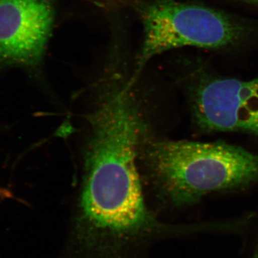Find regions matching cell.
<instances>
[{"label":"cell","instance_id":"cell-1","mask_svg":"<svg viewBox=\"0 0 258 258\" xmlns=\"http://www.w3.org/2000/svg\"><path fill=\"white\" fill-rule=\"evenodd\" d=\"M91 133L86 154L81 208L85 218L115 232L149 222L137 159L143 120L131 83H117L88 117Z\"/></svg>","mask_w":258,"mask_h":258},{"label":"cell","instance_id":"cell-2","mask_svg":"<svg viewBox=\"0 0 258 258\" xmlns=\"http://www.w3.org/2000/svg\"><path fill=\"white\" fill-rule=\"evenodd\" d=\"M144 157L153 184L176 206L258 183V154L224 142L150 139Z\"/></svg>","mask_w":258,"mask_h":258},{"label":"cell","instance_id":"cell-3","mask_svg":"<svg viewBox=\"0 0 258 258\" xmlns=\"http://www.w3.org/2000/svg\"><path fill=\"white\" fill-rule=\"evenodd\" d=\"M138 10L144 29L139 69L152 57L180 47L219 50L235 46L250 32L241 20L197 3L154 0Z\"/></svg>","mask_w":258,"mask_h":258},{"label":"cell","instance_id":"cell-4","mask_svg":"<svg viewBox=\"0 0 258 258\" xmlns=\"http://www.w3.org/2000/svg\"><path fill=\"white\" fill-rule=\"evenodd\" d=\"M195 124L206 132H240L258 137V78H212L191 92Z\"/></svg>","mask_w":258,"mask_h":258},{"label":"cell","instance_id":"cell-5","mask_svg":"<svg viewBox=\"0 0 258 258\" xmlns=\"http://www.w3.org/2000/svg\"><path fill=\"white\" fill-rule=\"evenodd\" d=\"M54 19L52 0H0V66H40Z\"/></svg>","mask_w":258,"mask_h":258},{"label":"cell","instance_id":"cell-6","mask_svg":"<svg viewBox=\"0 0 258 258\" xmlns=\"http://www.w3.org/2000/svg\"><path fill=\"white\" fill-rule=\"evenodd\" d=\"M226 1L235 2V3L257 7L258 8V0H226Z\"/></svg>","mask_w":258,"mask_h":258},{"label":"cell","instance_id":"cell-7","mask_svg":"<svg viewBox=\"0 0 258 258\" xmlns=\"http://www.w3.org/2000/svg\"><path fill=\"white\" fill-rule=\"evenodd\" d=\"M255 258H258V254H257V256H256Z\"/></svg>","mask_w":258,"mask_h":258}]
</instances>
